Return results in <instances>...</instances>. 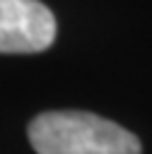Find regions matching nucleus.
I'll list each match as a JSON object with an SVG mask.
<instances>
[{"mask_svg": "<svg viewBox=\"0 0 152 154\" xmlns=\"http://www.w3.org/2000/svg\"><path fill=\"white\" fill-rule=\"evenodd\" d=\"M36 154H140V140L113 120L87 111H46L29 123Z\"/></svg>", "mask_w": 152, "mask_h": 154, "instance_id": "f257e3e1", "label": "nucleus"}, {"mask_svg": "<svg viewBox=\"0 0 152 154\" xmlns=\"http://www.w3.org/2000/svg\"><path fill=\"white\" fill-rule=\"evenodd\" d=\"M55 41V17L41 0H0V53H39Z\"/></svg>", "mask_w": 152, "mask_h": 154, "instance_id": "f03ea898", "label": "nucleus"}]
</instances>
